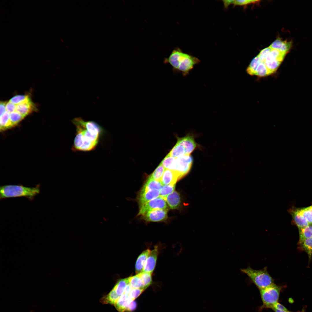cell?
Instances as JSON below:
<instances>
[{"label": "cell", "mask_w": 312, "mask_h": 312, "mask_svg": "<svg viewBox=\"0 0 312 312\" xmlns=\"http://www.w3.org/2000/svg\"><path fill=\"white\" fill-rule=\"evenodd\" d=\"M298 245L301 249L307 252L309 259H311L312 254V237L305 239Z\"/></svg>", "instance_id": "cell-26"}, {"label": "cell", "mask_w": 312, "mask_h": 312, "mask_svg": "<svg viewBox=\"0 0 312 312\" xmlns=\"http://www.w3.org/2000/svg\"><path fill=\"white\" fill-rule=\"evenodd\" d=\"M294 222L298 227V229L304 228L309 225V222L303 217L300 215L296 210H291Z\"/></svg>", "instance_id": "cell-22"}, {"label": "cell", "mask_w": 312, "mask_h": 312, "mask_svg": "<svg viewBox=\"0 0 312 312\" xmlns=\"http://www.w3.org/2000/svg\"><path fill=\"white\" fill-rule=\"evenodd\" d=\"M0 187V199L25 197L29 200L32 201L40 192L39 184L34 187H27L21 184L5 185Z\"/></svg>", "instance_id": "cell-2"}, {"label": "cell", "mask_w": 312, "mask_h": 312, "mask_svg": "<svg viewBox=\"0 0 312 312\" xmlns=\"http://www.w3.org/2000/svg\"><path fill=\"white\" fill-rule=\"evenodd\" d=\"M168 209H157L149 211L142 215V219L146 222L163 221L168 218Z\"/></svg>", "instance_id": "cell-8"}, {"label": "cell", "mask_w": 312, "mask_h": 312, "mask_svg": "<svg viewBox=\"0 0 312 312\" xmlns=\"http://www.w3.org/2000/svg\"><path fill=\"white\" fill-rule=\"evenodd\" d=\"M72 122L76 128L72 150L89 151L94 150L102 132L101 126L94 121H86L80 117L74 118Z\"/></svg>", "instance_id": "cell-1"}, {"label": "cell", "mask_w": 312, "mask_h": 312, "mask_svg": "<svg viewBox=\"0 0 312 312\" xmlns=\"http://www.w3.org/2000/svg\"><path fill=\"white\" fill-rule=\"evenodd\" d=\"M234 0H223L224 6L226 8H228L229 6L231 4H233Z\"/></svg>", "instance_id": "cell-41"}, {"label": "cell", "mask_w": 312, "mask_h": 312, "mask_svg": "<svg viewBox=\"0 0 312 312\" xmlns=\"http://www.w3.org/2000/svg\"><path fill=\"white\" fill-rule=\"evenodd\" d=\"M192 162L193 158L190 155L175 158L168 154L161 163L166 169L176 171L183 177L189 171Z\"/></svg>", "instance_id": "cell-3"}, {"label": "cell", "mask_w": 312, "mask_h": 312, "mask_svg": "<svg viewBox=\"0 0 312 312\" xmlns=\"http://www.w3.org/2000/svg\"><path fill=\"white\" fill-rule=\"evenodd\" d=\"M16 105L9 101L6 105V111L9 113L16 111Z\"/></svg>", "instance_id": "cell-37"}, {"label": "cell", "mask_w": 312, "mask_h": 312, "mask_svg": "<svg viewBox=\"0 0 312 312\" xmlns=\"http://www.w3.org/2000/svg\"><path fill=\"white\" fill-rule=\"evenodd\" d=\"M200 62V60L198 58L184 53L180 61L177 73H181L183 76H186L189 74L194 66Z\"/></svg>", "instance_id": "cell-7"}, {"label": "cell", "mask_w": 312, "mask_h": 312, "mask_svg": "<svg viewBox=\"0 0 312 312\" xmlns=\"http://www.w3.org/2000/svg\"><path fill=\"white\" fill-rule=\"evenodd\" d=\"M160 193V190H155L140 193L138 200L140 208L150 201L159 196Z\"/></svg>", "instance_id": "cell-15"}, {"label": "cell", "mask_w": 312, "mask_h": 312, "mask_svg": "<svg viewBox=\"0 0 312 312\" xmlns=\"http://www.w3.org/2000/svg\"><path fill=\"white\" fill-rule=\"evenodd\" d=\"M177 143L183 147L187 155H190L197 146L194 136L190 134L182 138L178 137Z\"/></svg>", "instance_id": "cell-13"}, {"label": "cell", "mask_w": 312, "mask_h": 312, "mask_svg": "<svg viewBox=\"0 0 312 312\" xmlns=\"http://www.w3.org/2000/svg\"><path fill=\"white\" fill-rule=\"evenodd\" d=\"M158 247L157 246H156L154 249L151 250L145 262L142 271L152 274L155 266L159 253Z\"/></svg>", "instance_id": "cell-12"}, {"label": "cell", "mask_w": 312, "mask_h": 312, "mask_svg": "<svg viewBox=\"0 0 312 312\" xmlns=\"http://www.w3.org/2000/svg\"><path fill=\"white\" fill-rule=\"evenodd\" d=\"M166 169L160 163L148 178L161 181L163 173Z\"/></svg>", "instance_id": "cell-27"}, {"label": "cell", "mask_w": 312, "mask_h": 312, "mask_svg": "<svg viewBox=\"0 0 312 312\" xmlns=\"http://www.w3.org/2000/svg\"><path fill=\"white\" fill-rule=\"evenodd\" d=\"M168 154L171 157L175 158L187 155L183 147L177 143Z\"/></svg>", "instance_id": "cell-25"}, {"label": "cell", "mask_w": 312, "mask_h": 312, "mask_svg": "<svg viewBox=\"0 0 312 312\" xmlns=\"http://www.w3.org/2000/svg\"><path fill=\"white\" fill-rule=\"evenodd\" d=\"M287 53L276 49H272L264 60L261 62L265 67L281 63Z\"/></svg>", "instance_id": "cell-10"}, {"label": "cell", "mask_w": 312, "mask_h": 312, "mask_svg": "<svg viewBox=\"0 0 312 312\" xmlns=\"http://www.w3.org/2000/svg\"><path fill=\"white\" fill-rule=\"evenodd\" d=\"M175 184L163 185L160 190V196L165 198L168 195L174 191Z\"/></svg>", "instance_id": "cell-31"}, {"label": "cell", "mask_w": 312, "mask_h": 312, "mask_svg": "<svg viewBox=\"0 0 312 312\" xmlns=\"http://www.w3.org/2000/svg\"><path fill=\"white\" fill-rule=\"evenodd\" d=\"M164 199L171 209H176L180 206L181 204L180 196L179 193L177 191L173 192Z\"/></svg>", "instance_id": "cell-17"}, {"label": "cell", "mask_w": 312, "mask_h": 312, "mask_svg": "<svg viewBox=\"0 0 312 312\" xmlns=\"http://www.w3.org/2000/svg\"><path fill=\"white\" fill-rule=\"evenodd\" d=\"M296 210L298 213L304 218L309 223H312V206Z\"/></svg>", "instance_id": "cell-28"}, {"label": "cell", "mask_w": 312, "mask_h": 312, "mask_svg": "<svg viewBox=\"0 0 312 312\" xmlns=\"http://www.w3.org/2000/svg\"><path fill=\"white\" fill-rule=\"evenodd\" d=\"M33 109V104L29 99L16 105V111L25 117L32 112Z\"/></svg>", "instance_id": "cell-19"}, {"label": "cell", "mask_w": 312, "mask_h": 312, "mask_svg": "<svg viewBox=\"0 0 312 312\" xmlns=\"http://www.w3.org/2000/svg\"><path fill=\"white\" fill-rule=\"evenodd\" d=\"M133 288L132 286L129 283L125 287L124 294L128 295Z\"/></svg>", "instance_id": "cell-42"}, {"label": "cell", "mask_w": 312, "mask_h": 312, "mask_svg": "<svg viewBox=\"0 0 312 312\" xmlns=\"http://www.w3.org/2000/svg\"><path fill=\"white\" fill-rule=\"evenodd\" d=\"M272 49L269 46L261 51L259 54L257 55L261 62H263L264 60L266 57Z\"/></svg>", "instance_id": "cell-35"}, {"label": "cell", "mask_w": 312, "mask_h": 312, "mask_svg": "<svg viewBox=\"0 0 312 312\" xmlns=\"http://www.w3.org/2000/svg\"><path fill=\"white\" fill-rule=\"evenodd\" d=\"M129 284L134 288H140L142 283L140 278L138 274L136 275L128 277Z\"/></svg>", "instance_id": "cell-30"}, {"label": "cell", "mask_w": 312, "mask_h": 312, "mask_svg": "<svg viewBox=\"0 0 312 312\" xmlns=\"http://www.w3.org/2000/svg\"><path fill=\"white\" fill-rule=\"evenodd\" d=\"M273 309L275 312H289L288 311L280 310L275 309Z\"/></svg>", "instance_id": "cell-43"}, {"label": "cell", "mask_w": 312, "mask_h": 312, "mask_svg": "<svg viewBox=\"0 0 312 312\" xmlns=\"http://www.w3.org/2000/svg\"><path fill=\"white\" fill-rule=\"evenodd\" d=\"M151 250L149 249L144 250L138 258L135 265V270L137 274L142 271L145 262Z\"/></svg>", "instance_id": "cell-20"}, {"label": "cell", "mask_w": 312, "mask_h": 312, "mask_svg": "<svg viewBox=\"0 0 312 312\" xmlns=\"http://www.w3.org/2000/svg\"><path fill=\"white\" fill-rule=\"evenodd\" d=\"M182 177L179 172L166 169L163 173L161 181L163 185L176 184L177 181Z\"/></svg>", "instance_id": "cell-14"}, {"label": "cell", "mask_w": 312, "mask_h": 312, "mask_svg": "<svg viewBox=\"0 0 312 312\" xmlns=\"http://www.w3.org/2000/svg\"><path fill=\"white\" fill-rule=\"evenodd\" d=\"M137 306V303L135 301H132L128 305L126 311L131 312L134 311L136 309Z\"/></svg>", "instance_id": "cell-38"}, {"label": "cell", "mask_w": 312, "mask_h": 312, "mask_svg": "<svg viewBox=\"0 0 312 312\" xmlns=\"http://www.w3.org/2000/svg\"><path fill=\"white\" fill-rule=\"evenodd\" d=\"M29 99L27 95H17L12 98L9 101L16 105H17Z\"/></svg>", "instance_id": "cell-33"}, {"label": "cell", "mask_w": 312, "mask_h": 312, "mask_svg": "<svg viewBox=\"0 0 312 312\" xmlns=\"http://www.w3.org/2000/svg\"><path fill=\"white\" fill-rule=\"evenodd\" d=\"M163 185L161 181L148 178L142 189L140 193L153 190L160 191Z\"/></svg>", "instance_id": "cell-21"}, {"label": "cell", "mask_w": 312, "mask_h": 312, "mask_svg": "<svg viewBox=\"0 0 312 312\" xmlns=\"http://www.w3.org/2000/svg\"><path fill=\"white\" fill-rule=\"evenodd\" d=\"M272 309H275L280 310L288 311L287 309L282 304L277 302L274 306Z\"/></svg>", "instance_id": "cell-39"}, {"label": "cell", "mask_w": 312, "mask_h": 312, "mask_svg": "<svg viewBox=\"0 0 312 312\" xmlns=\"http://www.w3.org/2000/svg\"><path fill=\"white\" fill-rule=\"evenodd\" d=\"M129 283L128 278L118 280L111 291L101 298V302L114 305L120 297L124 294L125 287Z\"/></svg>", "instance_id": "cell-5"}, {"label": "cell", "mask_w": 312, "mask_h": 312, "mask_svg": "<svg viewBox=\"0 0 312 312\" xmlns=\"http://www.w3.org/2000/svg\"><path fill=\"white\" fill-rule=\"evenodd\" d=\"M24 117V116L16 111L10 114V120L12 126L16 125Z\"/></svg>", "instance_id": "cell-32"}, {"label": "cell", "mask_w": 312, "mask_h": 312, "mask_svg": "<svg viewBox=\"0 0 312 312\" xmlns=\"http://www.w3.org/2000/svg\"><path fill=\"white\" fill-rule=\"evenodd\" d=\"M144 290L141 288L138 289L133 288L128 294V296L132 300H134Z\"/></svg>", "instance_id": "cell-34"}, {"label": "cell", "mask_w": 312, "mask_h": 312, "mask_svg": "<svg viewBox=\"0 0 312 312\" xmlns=\"http://www.w3.org/2000/svg\"><path fill=\"white\" fill-rule=\"evenodd\" d=\"M280 287L274 283L265 288L260 289L263 303L266 307L272 308L278 302Z\"/></svg>", "instance_id": "cell-6"}, {"label": "cell", "mask_w": 312, "mask_h": 312, "mask_svg": "<svg viewBox=\"0 0 312 312\" xmlns=\"http://www.w3.org/2000/svg\"><path fill=\"white\" fill-rule=\"evenodd\" d=\"M12 127L10 118V113L6 111L0 116V129L3 130Z\"/></svg>", "instance_id": "cell-29"}, {"label": "cell", "mask_w": 312, "mask_h": 312, "mask_svg": "<svg viewBox=\"0 0 312 312\" xmlns=\"http://www.w3.org/2000/svg\"><path fill=\"white\" fill-rule=\"evenodd\" d=\"M140 208L138 216H142L148 211L155 209H168L166 200L160 196L150 201Z\"/></svg>", "instance_id": "cell-9"}, {"label": "cell", "mask_w": 312, "mask_h": 312, "mask_svg": "<svg viewBox=\"0 0 312 312\" xmlns=\"http://www.w3.org/2000/svg\"><path fill=\"white\" fill-rule=\"evenodd\" d=\"M6 102H1L0 104V116L3 115L6 112Z\"/></svg>", "instance_id": "cell-40"}, {"label": "cell", "mask_w": 312, "mask_h": 312, "mask_svg": "<svg viewBox=\"0 0 312 312\" xmlns=\"http://www.w3.org/2000/svg\"><path fill=\"white\" fill-rule=\"evenodd\" d=\"M132 300L128 295L123 294L120 296L114 305L118 312L126 311L129 304Z\"/></svg>", "instance_id": "cell-18"}, {"label": "cell", "mask_w": 312, "mask_h": 312, "mask_svg": "<svg viewBox=\"0 0 312 312\" xmlns=\"http://www.w3.org/2000/svg\"><path fill=\"white\" fill-rule=\"evenodd\" d=\"M184 53L179 47L174 49L168 57L165 58L164 63L170 64L172 67L173 71L177 73L180 62Z\"/></svg>", "instance_id": "cell-11"}, {"label": "cell", "mask_w": 312, "mask_h": 312, "mask_svg": "<svg viewBox=\"0 0 312 312\" xmlns=\"http://www.w3.org/2000/svg\"><path fill=\"white\" fill-rule=\"evenodd\" d=\"M138 274L142 281V285L141 288L145 290L152 283V274L142 271Z\"/></svg>", "instance_id": "cell-24"}, {"label": "cell", "mask_w": 312, "mask_h": 312, "mask_svg": "<svg viewBox=\"0 0 312 312\" xmlns=\"http://www.w3.org/2000/svg\"><path fill=\"white\" fill-rule=\"evenodd\" d=\"M259 1L258 0H234L233 4L235 5H244L256 3Z\"/></svg>", "instance_id": "cell-36"}, {"label": "cell", "mask_w": 312, "mask_h": 312, "mask_svg": "<svg viewBox=\"0 0 312 312\" xmlns=\"http://www.w3.org/2000/svg\"><path fill=\"white\" fill-rule=\"evenodd\" d=\"M292 45L291 41L283 40L278 38L269 46L272 49L278 50L287 53L291 49Z\"/></svg>", "instance_id": "cell-16"}, {"label": "cell", "mask_w": 312, "mask_h": 312, "mask_svg": "<svg viewBox=\"0 0 312 312\" xmlns=\"http://www.w3.org/2000/svg\"><path fill=\"white\" fill-rule=\"evenodd\" d=\"M240 270L242 272L247 275L260 289L274 284V279L268 272L266 267L262 269L255 270L249 266Z\"/></svg>", "instance_id": "cell-4"}, {"label": "cell", "mask_w": 312, "mask_h": 312, "mask_svg": "<svg viewBox=\"0 0 312 312\" xmlns=\"http://www.w3.org/2000/svg\"><path fill=\"white\" fill-rule=\"evenodd\" d=\"M300 238L298 244L305 239L312 237V225H309L303 228L299 229Z\"/></svg>", "instance_id": "cell-23"}]
</instances>
